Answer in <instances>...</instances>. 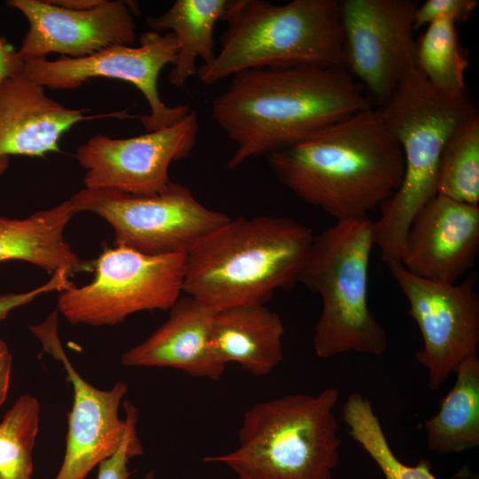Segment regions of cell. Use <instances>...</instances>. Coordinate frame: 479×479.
<instances>
[{
	"mask_svg": "<svg viewBox=\"0 0 479 479\" xmlns=\"http://www.w3.org/2000/svg\"><path fill=\"white\" fill-rule=\"evenodd\" d=\"M363 86L343 67L248 69L232 76L211 117L236 144L227 168L290 147L367 109Z\"/></svg>",
	"mask_w": 479,
	"mask_h": 479,
	"instance_id": "1",
	"label": "cell"
},
{
	"mask_svg": "<svg viewBox=\"0 0 479 479\" xmlns=\"http://www.w3.org/2000/svg\"><path fill=\"white\" fill-rule=\"evenodd\" d=\"M266 158L280 184L336 221L366 218L404 172L399 144L372 107Z\"/></svg>",
	"mask_w": 479,
	"mask_h": 479,
	"instance_id": "2",
	"label": "cell"
},
{
	"mask_svg": "<svg viewBox=\"0 0 479 479\" xmlns=\"http://www.w3.org/2000/svg\"><path fill=\"white\" fill-rule=\"evenodd\" d=\"M314 237L291 218H230L186 254L183 293L215 313L264 304L298 283Z\"/></svg>",
	"mask_w": 479,
	"mask_h": 479,
	"instance_id": "3",
	"label": "cell"
},
{
	"mask_svg": "<svg viewBox=\"0 0 479 479\" xmlns=\"http://www.w3.org/2000/svg\"><path fill=\"white\" fill-rule=\"evenodd\" d=\"M404 161L398 189L373 222V244L387 264L399 262L414 216L436 195L440 157L452 132L476 109L467 96H450L430 84L417 65L378 108Z\"/></svg>",
	"mask_w": 479,
	"mask_h": 479,
	"instance_id": "4",
	"label": "cell"
},
{
	"mask_svg": "<svg viewBox=\"0 0 479 479\" xmlns=\"http://www.w3.org/2000/svg\"><path fill=\"white\" fill-rule=\"evenodd\" d=\"M221 20V49L197 70L204 84L255 68L344 67L340 1L232 0Z\"/></svg>",
	"mask_w": 479,
	"mask_h": 479,
	"instance_id": "5",
	"label": "cell"
},
{
	"mask_svg": "<svg viewBox=\"0 0 479 479\" xmlns=\"http://www.w3.org/2000/svg\"><path fill=\"white\" fill-rule=\"evenodd\" d=\"M338 399L327 388L257 403L243 416L237 448L203 461L227 466L238 479H332L342 443Z\"/></svg>",
	"mask_w": 479,
	"mask_h": 479,
	"instance_id": "6",
	"label": "cell"
},
{
	"mask_svg": "<svg viewBox=\"0 0 479 479\" xmlns=\"http://www.w3.org/2000/svg\"><path fill=\"white\" fill-rule=\"evenodd\" d=\"M373 245L368 217L336 221L314 237L298 283L322 299L313 336L321 358L350 351L380 356L387 349V334L368 306Z\"/></svg>",
	"mask_w": 479,
	"mask_h": 479,
	"instance_id": "7",
	"label": "cell"
},
{
	"mask_svg": "<svg viewBox=\"0 0 479 479\" xmlns=\"http://www.w3.org/2000/svg\"><path fill=\"white\" fill-rule=\"evenodd\" d=\"M186 254L149 255L114 246L98 256L94 279L60 292L58 309L73 325L114 326L145 310H169L183 294Z\"/></svg>",
	"mask_w": 479,
	"mask_h": 479,
	"instance_id": "8",
	"label": "cell"
},
{
	"mask_svg": "<svg viewBox=\"0 0 479 479\" xmlns=\"http://www.w3.org/2000/svg\"><path fill=\"white\" fill-rule=\"evenodd\" d=\"M69 200L75 213L96 214L112 227L114 246L149 255L187 254L230 219L201 204L188 187L173 182L153 195L82 188Z\"/></svg>",
	"mask_w": 479,
	"mask_h": 479,
	"instance_id": "9",
	"label": "cell"
},
{
	"mask_svg": "<svg viewBox=\"0 0 479 479\" xmlns=\"http://www.w3.org/2000/svg\"><path fill=\"white\" fill-rule=\"evenodd\" d=\"M388 266L407 298L408 314L421 333L423 346L415 358L427 369L428 387L436 391L464 360L478 353L475 275L459 284L447 283L414 276L399 262Z\"/></svg>",
	"mask_w": 479,
	"mask_h": 479,
	"instance_id": "10",
	"label": "cell"
},
{
	"mask_svg": "<svg viewBox=\"0 0 479 479\" xmlns=\"http://www.w3.org/2000/svg\"><path fill=\"white\" fill-rule=\"evenodd\" d=\"M178 51L176 35L144 32L139 45H112L82 58L62 57L25 62L22 75L52 90H74L91 78H110L134 85L145 97L150 114L139 117L146 132L170 126L191 110L188 106H167L158 90V77L173 64Z\"/></svg>",
	"mask_w": 479,
	"mask_h": 479,
	"instance_id": "11",
	"label": "cell"
},
{
	"mask_svg": "<svg viewBox=\"0 0 479 479\" xmlns=\"http://www.w3.org/2000/svg\"><path fill=\"white\" fill-rule=\"evenodd\" d=\"M416 0L340 1L344 68L380 102L416 62Z\"/></svg>",
	"mask_w": 479,
	"mask_h": 479,
	"instance_id": "12",
	"label": "cell"
},
{
	"mask_svg": "<svg viewBox=\"0 0 479 479\" xmlns=\"http://www.w3.org/2000/svg\"><path fill=\"white\" fill-rule=\"evenodd\" d=\"M198 131V116L191 110L174 124L137 137L95 135L75 153L76 161L85 169L84 188L156 194L171 182V162L190 154Z\"/></svg>",
	"mask_w": 479,
	"mask_h": 479,
	"instance_id": "13",
	"label": "cell"
},
{
	"mask_svg": "<svg viewBox=\"0 0 479 479\" xmlns=\"http://www.w3.org/2000/svg\"><path fill=\"white\" fill-rule=\"evenodd\" d=\"M30 329L40 340L43 350L62 364L73 389L65 455L54 479H85L96 466L119 449L123 440L126 420L120 417L119 409L128 385L118 381L110 389H100L82 377L59 341L56 311Z\"/></svg>",
	"mask_w": 479,
	"mask_h": 479,
	"instance_id": "14",
	"label": "cell"
},
{
	"mask_svg": "<svg viewBox=\"0 0 479 479\" xmlns=\"http://www.w3.org/2000/svg\"><path fill=\"white\" fill-rule=\"evenodd\" d=\"M132 2L103 0L86 11L68 10L50 0H8L29 27L17 51L24 61L46 59L51 53L82 58L112 45L137 41Z\"/></svg>",
	"mask_w": 479,
	"mask_h": 479,
	"instance_id": "15",
	"label": "cell"
},
{
	"mask_svg": "<svg viewBox=\"0 0 479 479\" xmlns=\"http://www.w3.org/2000/svg\"><path fill=\"white\" fill-rule=\"evenodd\" d=\"M478 251V205L436 194L414 216L399 263L414 276L456 283Z\"/></svg>",
	"mask_w": 479,
	"mask_h": 479,
	"instance_id": "16",
	"label": "cell"
},
{
	"mask_svg": "<svg viewBox=\"0 0 479 479\" xmlns=\"http://www.w3.org/2000/svg\"><path fill=\"white\" fill-rule=\"evenodd\" d=\"M50 98L45 88L23 75L0 82V157H43L59 153L62 136L77 123L105 117H128L126 111L87 114Z\"/></svg>",
	"mask_w": 479,
	"mask_h": 479,
	"instance_id": "17",
	"label": "cell"
},
{
	"mask_svg": "<svg viewBox=\"0 0 479 479\" xmlns=\"http://www.w3.org/2000/svg\"><path fill=\"white\" fill-rule=\"evenodd\" d=\"M168 319L149 337L125 351L121 363L129 367H169L190 376L219 380L225 365L211 345L215 312L190 295H181Z\"/></svg>",
	"mask_w": 479,
	"mask_h": 479,
	"instance_id": "18",
	"label": "cell"
},
{
	"mask_svg": "<svg viewBox=\"0 0 479 479\" xmlns=\"http://www.w3.org/2000/svg\"><path fill=\"white\" fill-rule=\"evenodd\" d=\"M285 326L279 315L264 304L216 312L211 345L225 365L236 363L255 376H265L283 360Z\"/></svg>",
	"mask_w": 479,
	"mask_h": 479,
	"instance_id": "19",
	"label": "cell"
},
{
	"mask_svg": "<svg viewBox=\"0 0 479 479\" xmlns=\"http://www.w3.org/2000/svg\"><path fill=\"white\" fill-rule=\"evenodd\" d=\"M75 214L67 200L26 218L0 216V262H27L51 275L63 270L71 277L85 270L64 236Z\"/></svg>",
	"mask_w": 479,
	"mask_h": 479,
	"instance_id": "20",
	"label": "cell"
},
{
	"mask_svg": "<svg viewBox=\"0 0 479 479\" xmlns=\"http://www.w3.org/2000/svg\"><path fill=\"white\" fill-rule=\"evenodd\" d=\"M228 0H177L160 16H150L146 23L151 30L176 35L177 57L169 79L176 87H184L197 75L196 60L210 63L216 57L214 27L222 20Z\"/></svg>",
	"mask_w": 479,
	"mask_h": 479,
	"instance_id": "21",
	"label": "cell"
},
{
	"mask_svg": "<svg viewBox=\"0 0 479 479\" xmlns=\"http://www.w3.org/2000/svg\"><path fill=\"white\" fill-rule=\"evenodd\" d=\"M456 381L442 399L438 412L424 420L430 451L448 455L479 446V358L464 360Z\"/></svg>",
	"mask_w": 479,
	"mask_h": 479,
	"instance_id": "22",
	"label": "cell"
},
{
	"mask_svg": "<svg viewBox=\"0 0 479 479\" xmlns=\"http://www.w3.org/2000/svg\"><path fill=\"white\" fill-rule=\"evenodd\" d=\"M456 22L438 20L427 26L416 40L417 67L437 90L453 97L466 94L468 59L459 43Z\"/></svg>",
	"mask_w": 479,
	"mask_h": 479,
	"instance_id": "23",
	"label": "cell"
},
{
	"mask_svg": "<svg viewBox=\"0 0 479 479\" xmlns=\"http://www.w3.org/2000/svg\"><path fill=\"white\" fill-rule=\"evenodd\" d=\"M342 420L350 436L365 450L381 470L385 479H440L430 470L427 459L415 466L404 464L389 444L371 402L362 394H350L342 407ZM465 475L464 470L448 479Z\"/></svg>",
	"mask_w": 479,
	"mask_h": 479,
	"instance_id": "24",
	"label": "cell"
},
{
	"mask_svg": "<svg viewBox=\"0 0 479 479\" xmlns=\"http://www.w3.org/2000/svg\"><path fill=\"white\" fill-rule=\"evenodd\" d=\"M436 194L478 205L479 114L475 112L447 140L439 161Z\"/></svg>",
	"mask_w": 479,
	"mask_h": 479,
	"instance_id": "25",
	"label": "cell"
},
{
	"mask_svg": "<svg viewBox=\"0 0 479 479\" xmlns=\"http://www.w3.org/2000/svg\"><path fill=\"white\" fill-rule=\"evenodd\" d=\"M40 413L38 400L26 394L4 414L0 422V479H32Z\"/></svg>",
	"mask_w": 479,
	"mask_h": 479,
	"instance_id": "26",
	"label": "cell"
},
{
	"mask_svg": "<svg viewBox=\"0 0 479 479\" xmlns=\"http://www.w3.org/2000/svg\"><path fill=\"white\" fill-rule=\"evenodd\" d=\"M126 431L119 449L98 466V479H129L132 472L129 470L130 460L143 453V447L137 436V424L138 410L130 401L123 402Z\"/></svg>",
	"mask_w": 479,
	"mask_h": 479,
	"instance_id": "27",
	"label": "cell"
},
{
	"mask_svg": "<svg viewBox=\"0 0 479 479\" xmlns=\"http://www.w3.org/2000/svg\"><path fill=\"white\" fill-rule=\"evenodd\" d=\"M476 5L475 0H428L416 9L414 28L417 30L438 20H450L456 23L465 21Z\"/></svg>",
	"mask_w": 479,
	"mask_h": 479,
	"instance_id": "28",
	"label": "cell"
},
{
	"mask_svg": "<svg viewBox=\"0 0 479 479\" xmlns=\"http://www.w3.org/2000/svg\"><path fill=\"white\" fill-rule=\"evenodd\" d=\"M72 286L69 275L61 270L51 275L46 283L33 290L0 294V321L5 319L12 310L31 302L40 294L55 290L61 292Z\"/></svg>",
	"mask_w": 479,
	"mask_h": 479,
	"instance_id": "29",
	"label": "cell"
},
{
	"mask_svg": "<svg viewBox=\"0 0 479 479\" xmlns=\"http://www.w3.org/2000/svg\"><path fill=\"white\" fill-rule=\"evenodd\" d=\"M25 62L18 52L0 35V82L22 75Z\"/></svg>",
	"mask_w": 479,
	"mask_h": 479,
	"instance_id": "30",
	"label": "cell"
},
{
	"mask_svg": "<svg viewBox=\"0 0 479 479\" xmlns=\"http://www.w3.org/2000/svg\"><path fill=\"white\" fill-rule=\"evenodd\" d=\"M12 356L0 338V406L5 402L10 388Z\"/></svg>",
	"mask_w": 479,
	"mask_h": 479,
	"instance_id": "31",
	"label": "cell"
},
{
	"mask_svg": "<svg viewBox=\"0 0 479 479\" xmlns=\"http://www.w3.org/2000/svg\"><path fill=\"white\" fill-rule=\"evenodd\" d=\"M102 1L103 0H50L53 4L73 11L90 10L101 4Z\"/></svg>",
	"mask_w": 479,
	"mask_h": 479,
	"instance_id": "32",
	"label": "cell"
},
{
	"mask_svg": "<svg viewBox=\"0 0 479 479\" xmlns=\"http://www.w3.org/2000/svg\"><path fill=\"white\" fill-rule=\"evenodd\" d=\"M10 164L9 157H0V177L7 170Z\"/></svg>",
	"mask_w": 479,
	"mask_h": 479,
	"instance_id": "33",
	"label": "cell"
},
{
	"mask_svg": "<svg viewBox=\"0 0 479 479\" xmlns=\"http://www.w3.org/2000/svg\"><path fill=\"white\" fill-rule=\"evenodd\" d=\"M155 478V474H154V471L153 470H151L149 472H147L144 478L143 479H154Z\"/></svg>",
	"mask_w": 479,
	"mask_h": 479,
	"instance_id": "34",
	"label": "cell"
},
{
	"mask_svg": "<svg viewBox=\"0 0 479 479\" xmlns=\"http://www.w3.org/2000/svg\"><path fill=\"white\" fill-rule=\"evenodd\" d=\"M470 479H479L478 475H473Z\"/></svg>",
	"mask_w": 479,
	"mask_h": 479,
	"instance_id": "35",
	"label": "cell"
}]
</instances>
